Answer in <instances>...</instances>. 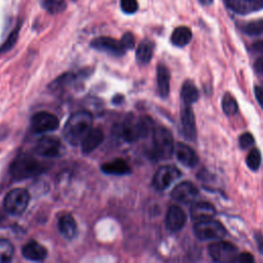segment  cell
I'll return each mask as SVG.
<instances>
[{"label": "cell", "mask_w": 263, "mask_h": 263, "mask_svg": "<svg viewBox=\"0 0 263 263\" xmlns=\"http://www.w3.org/2000/svg\"><path fill=\"white\" fill-rule=\"evenodd\" d=\"M92 115L86 110L75 112L67 120L63 128L64 138L73 146L81 144L84 137L91 128Z\"/></svg>", "instance_id": "obj_1"}, {"label": "cell", "mask_w": 263, "mask_h": 263, "mask_svg": "<svg viewBox=\"0 0 263 263\" xmlns=\"http://www.w3.org/2000/svg\"><path fill=\"white\" fill-rule=\"evenodd\" d=\"M151 129L152 121L150 118L128 114L121 125V136L126 142L133 143L146 137Z\"/></svg>", "instance_id": "obj_2"}, {"label": "cell", "mask_w": 263, "mask_h": 263, "mask_svg": "<svg viewBox=\"0 0 263 263\" xmlns=\"http://www.w3.org/2000/svg\"><path fill=\"white\" fill-rule=\"evenodd\" d=\"M43 165L33 156L20 155L10 164L9 173L15 180H22L37 176L43 171Z\"/></svg>", "instance_id": "obj_3"}, {"label": "cell", "mask_w": 263, "mask_h": 263, "mask_svg": "<svg viewBox=\"0 0 263 263\" xmlns=\"http://www.w3.org/2000/svg\"><path fill=\"white\" fill-rule=\"evenodd\" d=\"M174 139L172 133L162 125L153 128V152L159 159L170 158L174 152Z\"/></svg>", "instance_id": "obj_4"}, {"label": "cell", "mask_w": 263, "mask_h": 263, "mask_svg": "<svg viewBox=\"0 0 263 263\" xmlns=\"http://www.w3.org/2000/svg\"><path fill=\"white\" fill-rule=\"evenodd\" d=\"M193 230L197 238L201 240H219L226 234L225 227L213 218L196 222Z\"/></svg>", "instance_id": "obj_5"}, {"label": "cell", "mask_w": 263, "mask_h": 263, "mask_svg": "<svg viewBox=\"0 0 263 263\" xmlns=\"http://www.w3.org/2000/svg\"><path fill=\"white\" fill-rule=\"evenodd\" d=\"M30 201L29 192L23 188H15L10 190L4 197V209L11 215H21L25 212Z\"/></svg>", "instance_id": "obj_6"}, {"label": "cell", "mask_w": 263, "mask_h": 263, "mask_svg": "<svg viewBox=\"0 0 263 263\" xmlns=\"http://www.w3.org/2000/svg\"><path fill=\"white\" fill-rule=\"evenodd\" d=\"M209 255L216 262H232L235 261L238 256L237 249L234 245L220 240L214 243H211L208 248Z\"/></svg>", "instance_id": "obj_7"}, {"label": "cell", "mask_w": 263, "mask_h": 263, "mask_svg": "<svg viewBox=\"0 0 263 263\" xmlns=\"http://www.w3.org/2000/svg\"><path fill=\"white\" fill-rule=\"evenodd\" d=\"M60 126L59 118L49 112L40 111L31 118V130L37 134L55 130Z\"/></svg>", "instance_id": "obj_8"}, {"label": "cell", "mask_w": 263, "mask_h": 263, "mask_svg": "<svg viewBox=\"0 0 263 263\" xmlns=\"http://www.w3.org/2000/svg\"><path fill=\"white\" fill-rule=\"evenodd\" d=\"M181 177V172L174 165L160 166L154 174L152 183L157 190H164Z\"/></svg>", "instance_id": "obj_9"}, {"label": "cell", "mask_w": 263, "mask_h": 263, "mask_svg": "<svg viewBox=\"0 0 263 263\" xmlns=\"http://www.w3.org/2000/svg\"><path fill=\"white\" fill-rule=\"evenodd\" d=\"M90 46L96 50L114 57H121L126 50L120 41L107 36H101L92 39L90 42Z\"/></svg>", "instance_id": "obj_10"}, {"label": "cell", "mask_w": 263, "mask_h": 263, "mask_svg": "<svg viewBox=\"0 0 263 263\" xmlns=\"http://www.w3.org/2000/svg\"><path fill=\"white\" fill-rule=\"evenodd\" d=\"M62 148L63 146L59 138L53 136H43L38 140L35 152L40 156L55 157L60 155Z\"/></svg>", "instance_id": "obj_11"}, {"label": "cell", "mask_w": 263, "mask_h": 263, "mask_svg": "<svg viewBox=\"0 0 263 263\" xmlns=\"http://www.w3.org/2000/svg\"><path fill=\"white\" fill-rule=\"evenodd\" d=\"M198 194V189L197 187L188 181L182 182L178 184L172 191L171 195L172 197L182 203H190L192 202L195 197Z\"/></svg>", "instance_id": "obj_12"}, {"label": "cell", "mask_w": 263, "mask_h": 263, "mask_svg": "<svg viewBox=\"0 0 263 263\" xmlns=\"http://www.w3.org/2000/svg\"><path fill=\"white\" fill-rule=\"evenodd\" d=\"M181 124L184 136L191 141L196 139V124H195V116L193 110L191 109V105H184L181 109Z\"/></svg>", "instance_id": "obj_13"}, {"label": "cell", "mask_w": 263, "mask_h": 263, "mask_svg": "<svg viewBox=\"0 0 263 263\" xmlns=\"http://www.w3.org/2000/svg\"><path fill=\"white\" fill-rule=\"evenodd\" d=\"M225 3L238 14H249L263 8V0H225Z\"/></svg>", "instance_id": "obj_14"}, {"label": "cell", "mask_w": 263, "mask_h": 263, "mask_svg": "<svg viewBox=\"0 0 263 263\" xmlns=\"http://www.w3.org/2000/svg\"><path fill=\"white\" fill-rule=\"evenodd\" d=\"M186 214L178 205H172L167 210L165 217L166 228L172 232H177L181 230L186 223Z\"/></svg>", "instance_id": "obj_15"}, {"label": "cell", "mask_w": 263, "mask_h": 263, "mask_svg": "<svg viewBox=\"0 0 263 263\" xmlns=\"http://www.w3.org/2000/svg\"><path fill=\"white\" fill-rule=\"evenodd\" d=\"M174 152L177 159L185 166L193 167L198 161V157L195 151L184 143H177L174 148Z\"/></svg>", "instance_id": "obj_16"}, {"label": "cell", "mask_w": 263, "mask_h": 263, "mask_svg": "<svg viewBox=\"0 0 263 263\" xmlns=\"http://www.w3.org/2000/svg\"><path fill=\"white\" fill-rule=\"evenodd\" d=\"M216 215L215 206L206 201H197L194 202L190 208V216L191 219L195 222L208 220L214 218Z\"/></svg>", "instance_id": "obj_17"}, {"label": "cell", "mask_w": 263, "mask_h": 263, "mask_svg": "<svg viewBox=\"0 0 263 263\" xmlns=\"http://www.w3.org/2000/svg\"><path fill=\"white\" fill-rule=\"evenodd\" d=\"M104 140V133L100 127H91L81 142V149L84 154H88L97 149Z\"/></svg>", "instance_id": "obj_18"}, {"label": "cell", "mask_w": 263, "mask_h": 263, "mask_svg": "<svg viewBox=\"0 0 263 263\" xmlns=\"http://www.w3.org/2000/svg\"><path fill=\"white\" fill-rule=\"evenodd\" d=\"M23 256L30 261H43L47 256V250L39 242L31 240L24 245L22 249Z\"/></svg>", "instance_id": "obj_19"}, {"label": "cell", "mask_w": 263, "mask_h": 263, "mask_svg": "<svg viewBox=\"0 0 263 263\" xmlns=\"http://www.w3.org/2000/svg\"><path fill=\"white\" fill-rule=\"evenodd\" d=\"M101 170L104 174L116 175V176L127 175V174H130L132 172L127 162L121 158H116L111 161L103 163L101 166Z\"/></svg>", "instance_id": "obj_20"}, {"label": "cell", "mask_w": 263, "mask_h": 263, "mask_svg": "<svg viewBox=\"0 0 263 263\" xmlns=\"http://www.w3.org/2000/svg\"><path fill=\"white\" fill-rule=\"evenodd\" d=\"M58 227H59L60 233L66 239H72L76 234L77 224L74 217L71 214H65L61 216L58 222Z\"/></svg>", "instance_id": "obj_21"}, {"label": "cell", "mask_w": 263, "mask_h": 263, "mask_svg": "<svg viewBox=\"0 0 263 263\" xmlns=\"http://www.w3.org/2000/svg\"><path fill=\"white\" fill-rule=\"evenodd\" d=\"M170 81H171V74L168 69L159 64L157 66V90L161 98L165 99L170 93Z\"/></svg>", "instance_id": "obj_22"}, {"label": "cell", "mask_w": 263, "mask_h": 263, "mask_svg": "<svg viewBox=\"0 0 263 263\" xmlns=\"http://www.w3.org/2000/svg\"><path fill=\"white\" fill-rule=\"evenodd\" d=\"M191 38H192L191 30L188 27L181 26L174 30V32L172 33L171 41L174 45L178 47H183L190 42Z\"/></svg>", "instance_id": "obj_23"}, {"label": "cell", "mask_w": 263, "mask_h": 263, "mask_svg": "<svg viewBox=\"0 0 263 263\" xmlns=\"http://www.w3.org/2000/svg\"><path fill=\"white\" fill-rule=\"evenodd\" d=\"M198 89L195 84L190 81L186 80L181 88V99L184 105H192L198 99Z\"/></svg>", "instance_id": "obj_24"}, {"label": "cell", "mask_w": 263, "mask_h": 263, "mask_svg": "<svg viewBox=\"0 0 263 263\" xmlns=\"http://www.w3.org/2000/svg\"><path fill=\"white\" fill-rule=\"evenodd\" d=\"M153 54V43L149 40L142 41L137 47L136 57L139 63L148 64Z\"/></svg>", "instance_id": "obj_25"}, {"label": "cell", "mask_w": 263, "mask_h": 263, "mask_svg": "<svg viewBox=\"0 0 263 263\" xmlns=\"http://www.w3.org/2000/svg\"><path fill=\"white\" fill-rule=\"evenodd\" d=\"M14 253L12 243L4 238L0 239V263H6L11 261Z\"/></svg>", "instance_id": "obj_26"}, {"label": "cell", "mask_w": 263, "mask_h": 263, "mask_svg": "<svg viewBox=\"0 0 263 263\" xmlns=\"http://www.w3.org/2000/svg\"><path fill=\"white\" fill-rule=\"evenodd\" d=\"M222 109L227 115H234L238 110L235 99L230 93H225L222 99Z\"/></svg>", "instance_id": "obj_27"}, {"label": "cell", "mask_w": 263, "mask_h": 263, "mask_svg": "<svg viewBox=\"0 0 263 263\" xmlns=\"http://www.w3.org/2000/svg\"><path fill=\"white\" fill-rule=\"evenodd\" d=\"M42 6L49 13H60L66 8L65 0H42Z\"/></svg>", "instance_id": "obj_28"}, {"label": "cell", "mask_w": 263, "mask_h": 263, "mask_svg": "<svg viewBox=\"0 0 263 263\" xmlns=\"http://www.w3.org/2000/svg\"><path fill=\"white\" fill-rule=\"evenodd\" d=\"M243 32L250 36H262L263 35V20H257L246 24L242 28Z\"/></svg>", "instance_id": "obj_29"}, {"label": "cell", "mask_w": 263, "mask_h": 263, "mask_svg": "<svg viewBox=\"0 0 263 263\" xmlns=\"http://www.w3.org/2000/svg\"><path fill=\"white\" fill-rule=\"evenodd\" d=\"M247 165L252 171H257L261 164V153L257 148H252L246 159Z\"/></svg>", "instance_id": "obj_30"}, {"label": "cell", "mask_w": 263, "mask_h": 263, "mask_svg": "<svg viewBox=\"0 0 263 263\" xmlns=\"http://www.w3.org/2000/svg\"><path fill=\"white\" fill-rule=\"evenodd\" d=\"M18 30H20V26H16L14 28V30L9 34L6 41L1 45L0 52H5V51L9 50L15 44V42L17 40V36H18Z\"/></svg>", "instance_id": "obj_31"}, {"label": "cell", "mask_w": 263, "mask_h": 263, "mask_svg": "<svg viewBox=\"0 0 263 263\" xmlns=\"http://www.w3.org/2000/svg\"><path fill=\"white\" fill-rule=\"evenodd\" d=\"M120 6L123 12L132 14L138 10L137 0H120Z\"/></svg>", "instance_id": "obj_32"}, {"label": "cell", "mask_w": 263, "mask_h": 263, "mask_svg": "<svg viewBox=\"0 0 263 263\" xmlns=\"http://www.w3.org/2000/svg\"><path fill=\"white\" fill-rule=\"evenodd\" d=\"M120 42L125 49H133L135 47V37L130 32H126L125 34H123Z\"/></svg>", "instance_id": "obj_33"}, {"label": "cell", "mask_w": 263, "mask_h": 263, "mask_svg": "<svg viewBox=\"0 0 263 263\" xmlns=\"http://www.w3.org/2000/svg\"><path fill=\"white\" fill-rule=\"evenodd\" d=\"M254 144V137L250 133H245L239 137V146L242 149H247Z\"/></svg>", "instance_id": "obj_34"}, {"label": "cell", "mask_w": 263, "mask_h": 263, "mask_svg": "<svg viewBox=\"0 0 263 263\" xmlns=\"http://www.w3.org/2000/svg\"><path fill=\"white\" fill-rule=\"evenodd\" d=\"M235 261L241 263H252L254 262V257L250 253H241L236 257Z\"/></svg>", "instance_id": "obj_35"}, {"label": "cell", "mask_w": 263, "mask_h": 263, "mask_svg": "<svg viewBox=\"0 0 263 263\" xmlns=\"http://www.w3.org/2000/svg\"><path fill=\"white\" fill-rule=\"evenodd\" d=\"M254 92H255V96H256V99H257L259 105L263 109V88L257 85L254 88Z\"/></svg>", "instance_id": "obj_36"}, {"label": "cell", "mask_w": 263, "mask_h": 263, "mask_svg": "<svg viewBox=\"0 0 263 263\" xmlns=\"http://www.w3.org/2000/svg\"><path fill=\"white\" fill-rule=\"evenodd\" d=\"M255 238H256L257 246H258V249H259L260 253L263 254V234H261L260 232H257L255 234Z\"/></svg>", "instance_id": "obj_37"}, {"label": "cell", "mask_w": 263, "mask_h": 263, "mask_svg": "<svg viewBox=\"0 0 263 263\" xmlns=\"http://www.w3.org/2000/svg\"><path fill=\"white\" fill-rule=\"evenodd\" d=\"M256 69H257L259 72L263 73V58L259 59V60L256 62Z\"/></svg>", "instance_id": "obj_38"}, {"label": "cell", "mask_w": 263, "mask_h": 263, "mask_svg": "<svg viewBox=\"0 0 263 263\" xmlns=\"http://www.w3.org/2000/svg\"><path fill=\"white\" fill-rule=\"evenodd\" d=\"M123 101V96L121 95H116L114 98H113V103L114 104H119Z\"/></svg>", "instance_id": "obj_39"}, {"label": "cell", "mask_w": 263, "mask_h": 263, "mask_svg": "<svg viewBox=\"0 0 263 263\" xmlns=\"http://www.w3.org/2000/svg\"><path fill=\"white\" fill-rule=\"evenodd\" d=\"M201 4H204V5H210L213 3V0H198Z\"/></svg>", "instance_id": "obj_40"}]
</instances>
